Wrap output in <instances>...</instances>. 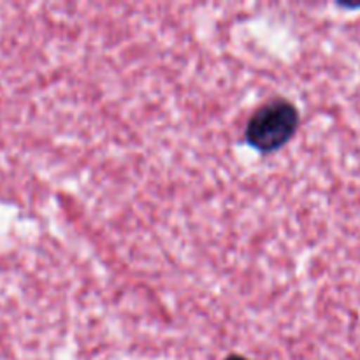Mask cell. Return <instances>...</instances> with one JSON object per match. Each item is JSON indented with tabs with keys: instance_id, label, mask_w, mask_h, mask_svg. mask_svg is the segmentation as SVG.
Here are the masks:
<instances>
[{
	"instance_id": "1",
	"label": "cell",
	"mask_w": 360,
	"mask_h": 360,
	"mask_svg": "<svg viewBox=\"0 0 360 360\" xmlns=\"http://www.w3.org/2000/svg\"><path fill=\"white\" fill-rule=\"evenodd\" d=\"M299 120V111L292 102L274 98L260 105L248 120L246 141L260 153H273L294 137Z\"/></svg>"
},
{
	"instance_id": "2",
	"label": "cell",
	"mask_w": 360,
	"mask_h": 360,
	"mask_svg": "<svg viewBox=\"0 0 360 360\" xmlns=\"http://www.w3.org/2000/svg\"><path fill=\"white\" fill-rule=\"evenodd\" d=\"M225 360H250V359L243 357V355H231V357H227Z\"/></svg>"
}]
</instances>
